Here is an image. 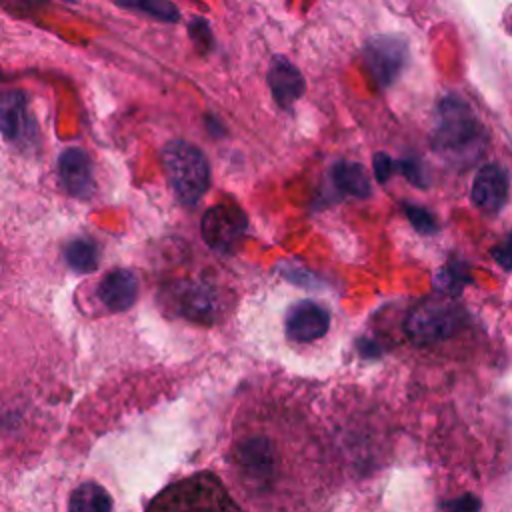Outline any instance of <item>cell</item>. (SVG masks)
Returning <instances> with one entry per match:
<instances>
[{"instance_id":"6da1fadb","label":"cell","mask_w":512,"mask_h":512,"mask_svg":"<svg viewBox=\"0 0 512 512\" xmlns=\"http://www.w3.org/2000/svg\"><path fill=\"white\" fill-rule=\"evenodd\" d=\"M486 142V132L470 106L458 96H446L438 104L434 148L450 162H474Z\"/></svg>"},{"instance_id":"7a4b0ae2","label":"cell","mask_w":512,"mask_h":512,"mask_svg":"<svg viewBox=\"0 0 512 512\" xmlns=\"http://www.w3.org/2000/svg\"><path fill=\"white\" fill-rule=\"evenodd\" d=\"M162 164L168 182L182 204H196L208 190L210 166L198 146L186 140H170L162 150Z\"/></svg>"},{"instance_id":"3957f363","label":"cell","mask_w":512,"mask_h":512,"mask_svg":"<svg viewBox=\"0 0 512 512\" xmlns=\"http://www.w3.org/2000/svg\"><path fill=\"white\" fill-rule=\"evenodd\" d=\"M150 508L160 510H192V508H236V504L228 498L226 490L218 482V478L210 474H198L186 478L178 484H172L162 494H158L150 504Z\"/></svg>"},{"instance_id":"277c9868","label":"cell","mask_w":512,"mask_h":512,"mask_svg":"<svg viewBox=\"0 0 512 512\" xmlns=\"http://www.w3.org/2000/svg\"><path fill=\"white\" fill-rule=\"evenodd\" d=\"M462 310L446 298H428L416 304L406 318V334L416 344H434L450 338L462 324Z\"/></svg>"},{"instance_id":"5b68a950","label":"cell","mask_w":512,"mask_h":512,"mask_svg":"<svg viewBox=\"0 0 512 512\" xmlns=\"http://www.w3.org/2000/svg\"><path fill=\"white\" fill-rule=\"evenodd\" d=\"M362 60L376 86L388 88L406 66L408 44L404 38L392 34L374 36L362 48Z\"/></svg>"},{"instance_id":"8992f818","label":"cell","mask_w":512,"mask_h":512,"mask_svg":"<svg viewBox=\"0 0 512 512\" xmlns=\"http://www.w3.org/2000/svg\"><path fill=\"white\" fill-rule=\"evenodd\" d=\"M248 220L238 206L218 204L206 210L202 218V238L216 252H230L244 236Z\"/></svg>"},{"instance_id":"52a82bcc","label":"cell","mask_w":512,"mask_h":512,"mask_svg":"<svg viewBox=\"0 0 512 512\" xmlns=\"http://www.w3.org/2000/svg\"><path fill=\"white\" fill-rule=\"evenodd\" d=\"M236 466L246 482L264 488L276 474V452L266 436H248L236 448Z\"/></svg>"},{"instance_id":"ba28073f","label":"cell","mask_w":512,"mask_h":512,"mask_svg":"<svg viewBox=\"0 0 512 512\" xmlns=\"http://www.w3.org/2000/svg\"><path fill=\"white\" fill-rule=\"evenodd\" d=\"M170 304L188 320L212 322L218 312V294L208 284L184 280L170 288Z\"/></svg>"},{"instance_id":"9c48e42d","label":"cell","mask_w":512,"mask_h":512,"mask_svg":"<svg viewBox=\"0 0 512 512\" xmlns=\"http://www.w3.org/2000/svg\"><path fill=\"white\" fill-rule=\"evenodd\" d=\"M330 328V316L324 306L312 300H300L286 314V334L296 342H312L322 338Z\"/></svg>"},{"instance_id":"30bf717a","label":"cell","mask_w":512,"mask_h":512,"mask_svg":"<svg viewBox=\"0 0 512 512\" xmlns=\"http://www.w3.org/2000/svg\"><path fill=\"white\" fill-rule=\"evenodd\" d=\"M472 202L488 212H498L508 200V176L498 164H486L478 170L472 182Z\"/></svg>"},{"instance_id":"8fae6325","label":"cell","mask_w":512,"mask_h":512,"mask_svg":"<svg viewBox=\"0 0 512 512\" xmlns=\"http://www.w3.org/2000/svg\"><path fill=\"white\" fill-rule=\"evenodd\" d=\"M268 86L278 106L292 108V104L304 94V78L300 70L284 56H274L268 68Z\"/></svg>"},{"instance_id":"7c38bea8","label":"cell","mask_w":512,"mask_h":512,"mask_svg":"<svg viewBox=\"0 0 512 512\" xmlns=\"http://www.w3.org/2000/svg\"><path fill=\"white\" fill-rule=\"evenodd\" d=\"M58 172L62 186L72 196H88L94 190V178H92V166L80 148H68L60 154L58 160Z\"/></svg>"},{"instance_id":"4fadbf2b","label":"cell","mask_w":512,"mask_h":512,"mask_svg":"<svg viewBox=\"0 0 512 512\" xmlns=\"http://www.w3.org/2000/svg\"><path fill=\"white\" fill-rule=\"evenodd\" d=\"M138 296V278L132 270H114L108 272L100 286H98V298L102 304H106L112 312L128 310Z\"/></svg>"},{"instance_id":"5bb4252c","label":"cell","mask_w":512,"mask_h":512,"mask_svg":"<svg viewBox=\"0 0 512 512\" xmlns=\"http://www.w3.org/2000/svg\"><path fill=\"white\" fill-rule=\"evenodd\" d=\"M30 116L26 96L20 90H10L0 96V132L8 140H20L30 134Z\"/></svg>"},{"instance_id":"9a60e30c","label":"cell","mask_w":512,"mask_h":512,"mask_svg":"<svg viewBox=\"0 0 512 512\" xmlns=\"http://www.w3.org/2000/svg\"><path fill=\"white\" fill-rule=\"evenodd\" d=\"M332 180L340 192H346L350 196L366 198L372 192L370 178L366 176V170L358 162L340 160L332 166Z\"/></svg>"},{"instance_id":"2e32d148","label":"cell","mask_w":512,"mask_h":512,"mask_svg":"<svg viewBox=\"0 0 512 512\" xmlns=\"http://www.w3.org/2000/svg\"><path fill=\"white\" fill-rule=\"evenodd\" d=\"M68 508L74 512H108L112 508V500L102 486L86 482L72 492Z\"/></svg>"},{"instance_id":"e0dca14e","label":"cell","mask_w":512,"mask_h":512,"mask_svg":"<svg viewBox=\"0 0 512 512\" xmlns=\"http://www.w3.org/2000/svg\"><path fill=\"white\" fill-rule=\"evenodd\" d=\"M112 2L124 10L138 12L158 22L172 24L180 20V10L172 0H112Z\"/></svg>"},{"instance_id":"ac0fdd59","label":"cell","mask_w":512,"mask_h":512,"mask_svg":"<svg viewBox=\"0 0 512 512\" xmlns=\"http://www.w3.org/2000/svg\"><path fill=\"white\" fill-rule=\"evenodd\" d=\"M66 262L78 272H94L98 266V252L96 246L86 238L72 240L64 250Z\"/></svg>"},{"instance_id":"d6986e66","label":"cell","mask_w":512,"mask_h":512,"mask_svg":"<svg viewBox=\"0 0 512 512\" xmlns=\"http://www.w3.org/2000/svg\"><path fill=\"white\" fill-rule=\"evenodd\" d=\"M404 212L408 216V220L412 222V226L420 232V234H434L438 232V222L434 218V214L418 204H404Z\"/></svg>"},{"instance_id":"ffe728a7","label":"cell","mask_w":512,"mask_h":512,"mask_svg":"<svg viewBox=\"0 0 512 512\" xmlns=\"http://www.w3.org/2000/svg\"><path fill=\"white\" fill-rule=\"evenodd\" d=\"M188 32H190V38H192V42L196 44V48L200 52L212 50L214 36H212L210 24L204 18H192L190 24H188Z\"/></svg>"},{"instance_id":"44dd1931","label":"cell","mask_w":512,"mask_h":512,"mask_svg":"<svg viewBox=\"0 0 512 512\" xmlns=\"http://www.w3.org/2000/svg\"><path fill=\"white\" fill-rule=\"evenodd\" d=\"M396 166H398V170L402 172V176H404L410 184H414V186H418V188H426V186H428L426 172H424V166L420 164V160H416V158H404V160H400Z\"/></svg>"},{"instance_id":"7402d4cb","label":"cell","mask_w":512,"mask_h":512,"mask_svg":"<svg viewBox=\"0 0 512 512\" xmlns=\"http://www.w3.org/2000/svg\"><path fill=\"white\" fill-rule=\"evenodd\" d=\"M394 168H396V164L392 162V158L386 152H376L374 154V174H376V180L380 184H384L392 176Z\"/></svg>"},{"instance_id":"603a6c76","label":"cell","mask_w":512,"mask_h":512,"mask_svg":"<svg viewBox=\"0 0 512 512\" xmlns=\"http://www.w3.org/2000/svg\"><path fill=\"white\" fill-rule=\"evenodd\" d=\"M492 256L504 270H512V234L492 248Z\"/></svg>"},{"instance_id":"cb8c5ba5","label":"cell","mask_w":512,"mask_h":512,"mask_svg":"<svg viewBox=\"0 0 512 512\" xmlns=\"http://www.w3.org/2000/svg\"><path fill=\"white\" fill-rule=\"evenodd\" d=\"M444 508H450V510H478L480 508V502L472 496H462L458 500H452V502H444L442 504Z\"/></svg>"},{"instance_id":"d4e9b609","label":"cell","mask_w":512,"mask_h":512,"mask_svg":"<svg viewBox=\"0 0 512 512\" xmlns=\"http://www.w3.org/2000/svg\"><path fill=\"white\" fill-rule=\"evenodd\" d=\"M16 2H24V4H36V2H46V0H16Z\"/></svg>"}]
</instances>
